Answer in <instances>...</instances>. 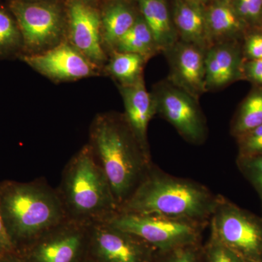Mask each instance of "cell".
<instances>
[{"label": "cell", "mask_w": 262, "mask_h": 262, "mask_svg": "<svg viewBox=\"0 0 262 262\" xmlns=\"http://www.w3.org/2000/svg\"><path fill=\"white\" fill-rule=\"evenodd\" d=\"M89 144L120 208L151 168V159L120 114H101L95 117Z\"/></svg>", "instance_id": "cell-1"}, {"label": "cell", "mask_w": 262, "mask_h": 262, "mask_svg": "<svg viewBox=\"0 0 262 262\" xmlns=\"http://www.w3.org/2000/svg\"><path fill=\"white\" fill-rule=\"evenodd\" d=\"M0 211L18 253L67 220L57 189L43 179L0 182Z\"/></svg>", "instance_id": "cell-2"}, {"label": "cell", "mask_w": 262, "mask_h": 262, "mask_svg": "<svg viewBox=\"0 0 262 262\" xmlns=\"http://www.w3.org/2000/svg\"><path fill=\"white\" fill-rule=\"evenodd\" d=\"M218 196L205 186L149 168L120 211L183 219L206 225Z\"/></svg>", "instance_id": "cell-3"}, {"label": "cell", "mask_w": 262, "mask_h": 262, "mask_svg": "<svg viewBox=\"0 0 262 262\" xmlns=\"http://www.w3.org/2000/svg\"><path fill=\"white\" fill-rule=\"evenodd\" d=\"M56 189L67 220L91 226L107 222L120 211L108 179L89 144L66 165Z\"/></svg>", "instance_id": "cell-4"}, {"label": "cell", "mask_w": 262, "mask_h": 262, "mask_svg": "<svg viewBox=\"0 0 262 262\" xmlns=\"http://www.w3.org/2000/svg\"><path fill=\"white\" fill-rule=\"evenodd\" d=\"M108 224L140 237L158 253L199 244L204 224L161 215L119 211Z\"/></svg>", "instance_id": "cell-5"}, {"label": "cell", "mask_w": 262, "mask_h": 262, "mask_svg": "<svg viewBox=\"0 0 262 262\" xmlns=\"http://www.w3.org/2000/svg\"><path fill=\"white\" fill-rule=\"evenodd\" d=\"M211 234L246 261H262V222L219 196Z\"/></svg>", "instance_id": "cell-6"}, {"label": "cell", "mask_w": 262, "mask_h": 262, "mask_svg": "<svg viewBox=\"0 0 262 262\" xmlns=\"http://www.w3.org/2000/svg\"><path fill=\"white\" fill-rule=\"evenodd\" d=\"M10 8L20 29L26 54L42 53L63 42L64 20L58 5L13 0Z\"/></svg>", "instance_id": "cell-7"}, {"label": "cell", "mask_w": 262, "mask_h": 262, "mask_svg": "<svg viewBox=\"0 0 262 262\" xmlns=\"http://www.w3.org/2000/svg\"><path fill=\"white\" fill-rule=\"evenodd\" d=\"M160 115L171 124L187 141L201 144L206 139L207 127L198 100L168 80L161 81L151 91Z\"/></svg>", "instance_id": "cell-8"}, {"label": "cell", "mask_w": 262, "mask_h": 262, "mask_svg": "<svg viewBox=\"0 0 262 262\" xmlns=\"http://www.w3.org/2000/svg\"><path fill=\"white\" fill-rule=\"evenodd\" d=\"M89 229L65 220L18 253L28 262H86Z\"/></svg>", "instance_id": "cell-9"}, {"label": "cell", "mask_w": 262, "mask_h": 262, "mask_svg": "<svg viewBox=\"0 0 262 262\" xmlns=\"http://www.w3.org/2000/svg\"><path fill=\"white\" fill-rule=\"evenodd\" d=\"M157 253L140 237L107 222L90 226L86 262H154Z\"/></svg>", "instance_id": "cell-10"}, {"label": "cell", "mask_w": 262, "mask_h": 262, "mask_svg": "<svg viewBox=\"0 0 262 262\" xmlns=\"http://www.w3.org/2000/svg\"><path fill=\"white\" fill-rule=\"evenodd\" d=\"M33 70L56 82H69L98 75L99 67L89 61L68 41L42 53L20 56Z\"/></svg>", "instance_id": "cell-11"}, {"label": "cell", "mask_w": 262, "mask_h": 262, "mask_svg": "<svg viewBox=\"0 0 262 262\" xmlns=\"http://www.w3.org/2000/svg\"><path fill=\"white\" fill-rule=\"evenodd\" d=\"M68 21V42L95 65H104L108 58L101 35V14L89 3L71 0Z\"/></svg>", "instance_id": "cell-12"}, {"label": "cell", "mask_w": 262, "mask_h": 262, "mask_svg": "<svg viewBox=\"0 0 262 262\" xmlns=\"http://www.w3.org/2000/svg\"><path fill=\"white\" fill-rule=\"evenodd\" d=\"M206 51L195 45L179 39L163 52L170 69L169 82L196 100L207 92Z\"/></svg>", "instance_id": "cell-13"}, {"label": "cell", "mask_w": 262, "mask_h": 262, "mask_svg": "<svg viewBox=\"0 0 262 262\" xmlns=\"http://www.w3.org/2000/svg\"><path fill=\"white\" fill-rule=\"evenodd\" d=\"M241 41H226L211 45L206 51L207 92L223 89L244 80Z\"/></svg>", "instance_id": "cell-14"}, {"label": "cell", "mask_w": 262, "mask_h": 262, "mask_svg": "<svg viewBox=\"0 0 262 262\" xmlns=\"http://www.w3.org/2000/svg\"><path fill=\"white\" fill-rule=\"evenodd\" d=\"M125 106L124 117L141 149L151 159L147 130L149 122L157 115L151 93L146 89L144 77L130 85H118Z\"/></svg>", "instance_id": "cell-15"}, {"label": "cell", "mask_w": 262, "mask_h": 262, "mask_svg": "<svg viewBox=\"0 0 262 262\" xmlns=\"http://www.w3.org/2000/svg\"><path fill=\"white\" fill-rule=\"evenodd\" d=\"M172 18L179 40L205 50L210 47L206 9L203 4L193 0H177Z\"/></svg>", "instance_id": "cell-16"}, {"label": "cell", "mask_w": 262, "mask_h": 262, "mask_svg": "<svg viewBox=\"0 0 262 262\" xmlns=\"http://www.w3.org/2000/svg\"><path fill=\"white\" fill-rule=\"evenodd\" d=\"M206 18L211 46L226 41H242L249 29L239 18L230 2L215 1L206 9Z\"/></svg>", "instance_id": "cell-17"}, {"label": "cell", "mask_w": 262, "mask_h": 262, "mask_svg": "<svg viewBox=\"0 0 262 262\" xmlns=\"http://www.w3.org/2000/svg\"><path fill=\"white\" fill-rule=\"evenodd\" d=\"M141 15L155 38L160 52L168 50L179 40L173 18L165 0H136Z\"/></svg>", "instance_id": "cell-18"}, {"label": "cell", "mask_w": 262, "mask_h": 262, "mask_svg": "<svg viewBox=\"0 0 262 262\" xmlns=\"http://www.w3.org/2000/svg\"><path fill=\"white\" fill-rule=\"evenodd\" d=\"M138 17L132 7L124 0H114L108 3L101 14V35L105 49L113 53Z\"/></svg>", "instance_id": "cell-19"}, {"label": "cell", "mask_w": 262, "mask_h": 262, "mask_svg": "<svg viewBox=\"0 0 262 262\" xmlns=\"http://www.w3.org/2000/svg\"><path fill=\"white\" fill-rule=\"evenodd\" d=\"M148 60L141 55L114 51L105 70L117 82V85H130L144 77V67Z\"/></svg>", "instance_id": "cell-20"}, {"label": "cell", "mask_w": 262, "mask_h": 262, "mask_svg": "<svg viewBox=\"0 0 262 262\" xmlns=\"http://www.w3.org/2000/svg\"><path fill=\"white\" fill-rule=\"evenodd\" d=\"M114 51L136 53L147 60L160 52L152 33L141 15L120 39Z\"/></svg>", "instance_id": "cell-21"}, {"label": "cell", "mask_w": 262, "mask_h": 262, "mask_svg": "<svg viewBox=\"0 0 262 262\" xmlns=\"http://www.w3.org/2000/svg\"><path fill=\"white\" fill-rule=\"evenodd\" d=\"M262 125V88L253 87L245 98L232 122L231 131L236 138Z\"/></svg>", "instance_id": "cell-22"}, {"label": "cell", "mask_w": 262, "mask_h": 262, "mask_svg": "<svg viewBox=\"0 0 262 262\" xmlns=\"http://www.w3.org/2000/svg\"><path fill=\"white\" fill-rule=\"evenodd\" d=\"M23 49V39L15 18L0 8V58Z\"/></svg>", "instance_id": "cell-23"}, {"label": "cell", "mask_w": 262, "mask_h": 262, "mask_svg": "<svg viewBox=\"0 0 262 262\" xmlns=\"http://www.w3.org/2000/svg\"><path fill=\"white\" fill-rule=\"evenodd\" d=\"M230 3L248 29H262V0H230Z\"/></svg>", "instance_id": "cell-24"}, {"label": "cell", "mask_w": 262, "mask_h": 262, "mask_svg": "<svg viewBox=\"0 0 262 262\" xmlns=\"http://www.w3.org/2000/svg\"><path fill=\"white\" fill-rule=\"evenodd\" d=\"M203 262H246V260L211 234L203 248Z\"/></svg>", "instance_id": "cell-25"}, {"label": "cell", "mask_w": 262, "mask_h": 262, "mask_svg": "<svg viewBox=\"0 0 262 262\" xmlns=\"http://www.w3.org/2000/svg\"><path fill=\"white\" fill-rule=\"evenodd\" d=\"M154 262H203V249L200 244L182 246L157 253Z\"/></svg>", "instance_id": "cell-26"}, {"label": "cell", "mask_w": 262, "mask_h": 262, "mask_svg": "<svg viewBox=\"0 0 262 262\" xmlns=\"http://www.w3.org/2000/svg\"><path fill=\"white\" fill-rule=\"evenodd\" d=\"M239 158L262 155V125L237 138Z\"/></svg>", "instance_id": "cell-27"}, {"label": "cell", "mask_w": 262, "mask_h": 262, "mask_svg": "<svg viewBox=\"0 0 262 262\" xmlns=\"http://www.w3.org/2000/svg\"><path fill=\"white\" fill-rule=\"evenodd\" d=\"M241 46L245 61L262 59V29H248L241 41Z\"/></svg>", "instance_id": "cell-28"}, {"label": "cell", "mask_w": 262, "mask_h": 262, "mask_svg": "<svg viewBox=\"0 0 262 262\" xmlns=\"http://www.w3.org/2000/svg\"><path fill=\"white\" fill-rule=\"evenodd\" d=\"M239 165L262 199V155L239 158Z\"/></svg>", "instance_id": "cell-29"}, {"label": "cell", "mask_w": 262, "mask_h": 262, "mask_svg": "<svg viewBox=\"0 0 262 262\" xmlns=\"http://www.w3.org/2000/svg\"><path fill=\"white\" fill-rule=\"evenodd\" d=\"M243 75L244 80L251 82L253 87L262 88V59L244 60Z\"/></svg>", "instance_id": "cell-30"}, {"label": "cell", "mask_w": 262, "mask_h": 262, "mask_svg": "<svg viewBox=\"0 0 262 262\" xmlns=\"http://www.w3.org/2000/svg\"><path fill=\"white\" fill-rule=\"evenodd\" d=\"M13 251H16L5 228L1 211H0V255L13 252Z\"/></svg>", "instance_id": "cell-31"}, {"label": "cell", "mask_w": 262, "mask_h": 262, "mask_svg": "<svg viewBox=\"0 0 262 262\" xmlns=\"http://www.w3.org/2000/svg\"><path fill=\"white\" fill-rule=\"evenodd\" d=\"M0 262H28L16 251L0 255Z\"/></svg>", "instance_id": "cell-32"}, {"label": "cell", "mask_w": 262, "mask_h": 262, "mask_svg": "<svg viewBox=\"0 0 262 262\" xmlns=\"http://www.w3.org/2000/svg\"><path fill=\"white\" fill-rule=\"evenodd\" d=\"M193 1L198 2V3H201V4H204L207 1V0H193Z\"/></svg>", "instance_id": "cell-33"}, {"label": "cell", "mask_w": 262, "mask_h": 262, "mask_svg": "<svg viewBox=\"0 0 262 262\" xmlns=\"http://www.w3.org/2000/svg\"><path fill=\"white\" fill-rule=\"evenodd\" d=\"M81 1L84 2V3H89L90 2L93 1V0H81Z\"/></svg>", "instance_id": "cell-34"}, {"label": "cell", "mask_w": 262, "mask_h": 262, "mask_svg": "<svg viewBox=\"0 0 262 262\" xmlns=\"http://www.w3.org/2000/svg\"><path fill=\"white\" fill-rule=\"evenodd\" d=\"M215 1H221V2H230V0H215Z\"/></svg>", "instance_id": "cell-35"}, {"label": "cell", "mask_w": 262, "mask_h": 262, "mask_svg": "<svg viewBox=\"0 0 262 262\" xmlns=\"http://www.w3.org/2000/svg\"><path fill=\"white\" fill-rule=\"evenodd\" d=\"M246 262H262V261H246Z\"/></svg>", "instance_id": "cell-36"}, {"label": "cell", "mask_w": 262, "mask_h": 262, "mask_svg": "<svg viewBox=\"0 0 262 262\" xmlns=\"http://www.w3.org/2000/svg\"><path fill=\"white\" fill-rule=\"evenodd\" d=\"M25 1H39V0H25Z\"/></svg>", "instance_id": "cell-37"}]
</instances>
